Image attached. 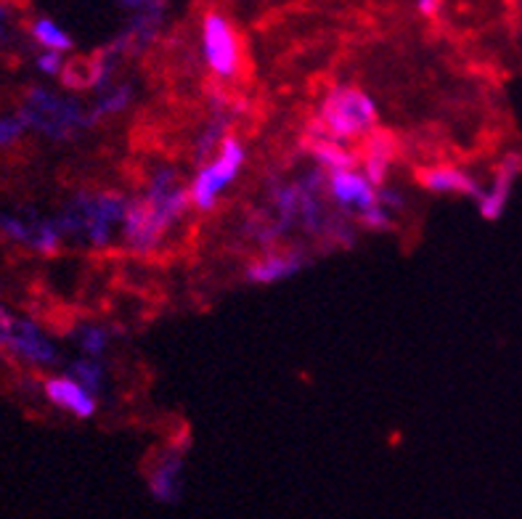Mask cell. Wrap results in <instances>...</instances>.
I'll use <instances>...</instances> for the list:
<instances>
[{
	"mask_svg": "<svg viewBox=\"0 0 522 519\" xmlns=\"http://www.w3.org/2000/svg\"><path fill=\"white\" fill-rule=\"evenodd\" d=\"M377 125V106L356 88H337L321 106V114L308 125L311 141H350L369 136Z\"/></svg>",
	"mask_w": 522,
	"mask_h": 519,
	"instance_id": "cell-1",
	"label": "cell"
},
{
	"mask_svg": "<svg viewBox=\"0 0 522 519\" xmlns=\"http://www.w3.org/2000/svg\"><path fill=\"white\" fill-rule=\"evenodd\" d=\"M244 165V146L242 141H236L234 136H228L226 141L220 143L218 157L215 162H210L207 167H202L191 183L189 196L191 202L197 204L199 210H212L218 196L234 183V178L239 175Z\"/></svg>",
	"mask_w": 522,
	"mask_h": 519,
	"instance_id": "cell-2",
	"label": "cell"
},
{
	"mask_svg": "<svg viewBox=\"0 0 522 519\" xmlns=\"http://www.w3.org/2000/svg\"><path fill=\"white\" fill-rule=\"evenodd\" d=\"M202 51L207 67L218 77H234L242 67V40L234 24L218 11H210L202 22Z\"/></svg>",
	"mask_w": 522,
	"mask_h": 519,
	"instance_id": "cell-3",
	"label": "cell"
},
{
	"mask_svg": "<svg viewBox=\"0 0 522 519\" xmlns=\"http://www.w3.org/2000/svg\"><path fill=\"white\" fill-rule=\"evenodd\" d=\"M329 191L337 199L340 207L356 212L358 218L371 212L374 207H379V194L377 186H371L369 178L356 170H348V173H334L332 181H329Z\"/></svg>",
	"mask_w": 522,
	"mask_h": 519,
	"instance_id": "cell-4",
	"label": "cell"
},
{
	"mask_svg": "<svg viewBox=\"0 0 522 519\" xmlns=\"http://www.w3.org/2000/svg\"><path fill=\"white\" fill-rule=\"evenodd\" d=\"M125 220V239L138 249V252H149L167 228L165 218L154 210V204L149 199L133 202L122 215Z\"/></svg>",
	"mask_w": 522,
	"mask_h": 519,
	"instance_id": "cell-5",
	"label": "cell"
},
{
	"mask_svg": "<svg viewBox=\"0 0 522 519\" xmlns=\"http://www.w3.org/2000/svg\"><path fill=\"white\" fill-rule=\"evenodd\" d=\"M520 170H522L520 154H509V157L501 162L499 170H496V181H493V186L488 191H483L480 199H477L480 215H483L485 220L501 218V212H504V207H507L509 194H512V186H515V178L520 175Z\"/></svg>",
	"mask_w": 522,
	"mask_h": 519,
	"instance_id": "cell-6",
	"label": "cell"
},
{
	"mask_svg": "<svg viewBox=\"0 0 522 519\" xmlns=\"http://www.w3.org/2000/svg\"><path fill=\"white\" fill-rule=\"evenodd\" d=\"M46 395L53 406L64 408L69 414H75L77 419H88L96 414V398L85 390V384L75 382L69 377H56L46 382Z\"/></svg>",
	"mask_w": 522,
	"mask_h": 519,
	"instance_id": "cell-7",
	"label": "cell"
},
{
	"mask_svg": "<svg viewBox=\"0 0 522 519\" xmlns=\"http://www.w3.org/2000/svg\"><path fill=\"white\" fill-rule=\"evenodd\" d=\"M303 265V252H273V255H265L260 257V260H255V263L247 268V279H250L252 284H276V281L295 276Z\"/></svg>",
	"mask_w": 522,
	"mask_h": 519,
	"instance_id": "cell-8",
	"label": "cell"
},
{
	"mask_svg": "<svg viewBox=\"0 0 522 519\" xmlns=\"http://www.w3.org/2000/svg\"><path fill=\"white\" fill-rule=\"evenodd\" d=\"M419 183L427 191H435V194H464L477 196V199L483 194L480 186L464 170H459V167H430V170H422L419 173Z\"/></svg>",
	"mask_w": 522,
	"mask_h": 519,
	"instance_id": "cell-9",
	"label": "cell"
},
{
	"mask_svg": "<svg viewBox=\"0 0 522 519\" xmlns=\"http://www.w3.org/2000/svg\"><path fill=\"white\" fill-rule=\"evenodd\" d=\"M390 159H393V138L387 136V133H374V136H369L364 167L371 186H382L387 167H390Z\"/></svg>",
	"mask_w": 522,
	"mask_h": 519,
	"instance_id": "cell-10",
	"label": "cell"
},
{
	"mask_svg": "<svg viewBox=\"0 0 522 519\" xmlns=\"http://www.w3.org/2000/svg\"><path fill=\"white\" fill-rule=\"evenodd\" d=\"M308 151H311L318 165L326 167V173L329 175L348 173V170H353V165H356V157L334 141H308Z\"/></svg>",
	"mask_w": 522,
	"mask_h": 519,
	"instance_id": "cell-11",
	"label": "cell"
},
{
	"mask_svg": "<svg viewBox=\"0 0 522 519\" xmlns=\"http://www.w3.org/2000/svg\"><path fill=\"white\" fill-rule=\"evenodd\" d=\"M32 35H35V40H38L40 46L53 53L69 51V48H72V38L61 30L59 24L51 22V19H38V22L32 24Z\"/></svg>",
	"mask_w": 522,
	"mask_h": 519,
	"instance_id": "cell-12",
	"label": "cell"
},
{
	"mask_svg": "<svg viewBox=\"0 0 522 519\" xmlns=\"http://www.w3.org/2000/svg\"><path fill=\"white\" fill-rule=\"evenodd\" d=\"M178 472H181V461L175 459V461H170V464H162V467L152 474L154 498H162V501H167V498L175 496V480H178Z\"/></svg>",
	"mask_w": 522,
	"mask_h": 519,
	"instance_id": "cell-13",
	"label": "cell"
},
{
	"mask_svg": "<svg viewBox=\"0 0 522 519\" xmlns=\"http://www.w3.org/2000/svg\"><path fill=\"white\" fill-rule=\"evenodd\" d=\"M38 67L43 69L46 75H59V72H61V53L46 51L38 59Z\"/></svg>",
	"mask_w": 522,
	"mask_h": 519,
	"instance_id": "cell-14",
	"label": "cell"
},
{
	"mask_svg": "<svg viewBox=\"0 0 522 519\" xmlns=\"http://www.w3.org/2000/svg\"><path fill=\"white\" fill-rule=\"evenodd\" d=\"M128 101H130L128 88H122V91L117 93V96H112V98H109V101H104V106H101V112H120L122 106H128Z\"/></svg>",
	"mask_w": 522,
	"mask_h": 519,
	"instance_id": "cell-15",
	"label": "cell"
},
{
	"mask_svg": "<svg viewBox=\"0 0 522 519\" xmlns=\"http://www.w3.org/2000/svg\"><path fill=\"white\" fill-rule=\"evenodd\" d=\"M101 347H104V334H101V331H91V334L85 337V350H88V353H101Z\"/></svg>",
	"mask_w": 522,
	"mask_h": 519,
	"instance_id": "cell-16",
	"label": "cell"
},
{
	"mask_svg": "<svg viewBox=\"0 0 522 519\" xmlns=\"http://www.w3.org/2000/svg\"><path fill=\"white\" fill-rule=\"evenodd\" d=\"M440 3H419V11H422L424 16H435L438 14Z\"/></svg>",
	"mask_w": 522,
	"mask_h": 519,
	"instance_id": "cell-17",
	"label": "cell"
}]
</instances>
